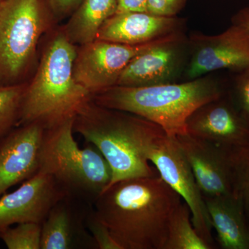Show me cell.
Wrapping results in <instances>:
<instances>
[{"instance_id": "obj_13", "label": "cell", "mask_w": 249, "mask_h": 249, "mask_svg": "<svg viewBox=\"0 0 249 249\" xmlns=\"http://www.w3.org/2000/svg\"><path fill=\"white\" fill-rule=\"evenodd\" d=\"M187 134L223 147L249 142V124L241 115L229 93L206 103L188 119Z\"/></svg>"}, {"instance_id": "obj_24", "label": "cell", "mask_w": 249, "mask_h": 249, "mask_svg": "<svg viewBox=\"0 0 249 249\" xmlns=\"http://www.w3.org/2000/svg\"><path fill=\"white\" fill-rule=\"evenodd\" d=\"M87 225L96 247L100 249H121L107 227L97 217L94 211L88 216Z\"/></svg>"}, {"instance_id": "obj_25", "label": "cell", "mask_w": 249, "mask_h": 249, "mask_svg": "<svg viewBox=\"0 0 249 249\" xmlns=\"http://www.w3.org/2000/svg\"><path fill=\"white\" fill-rule=\"evenodd\" d=\"M187 0H147V13L163 17H175Z\"/></svg>"}, {"instance_id": "obj_20", "label": "cell", "mask_w": 249, "mask_h": 249, "mask_svg": "<svg viewBox=\"0 0 249 249\" xmlns=\"http://www.w3.org/2000/svg\"><path fill=\"white\" fill-rule=\"evenodd\" d=\"M231 168L232 196L243 205L249 222V142L229 147Z\"/></svg>"}, {"instance_id": "obj_6", "label": "cell", "mask_w": 249, "mask_h": 249, "mask_svg": "<svg viewBox=\"0 0 249 249\" xmlns=\"http://www.w3.org/2000/svg\"><path fill=\"white\" fill-rule=\"evenodd\" d=\"M45 27L40 0H3L0 9V78L25 71Z\"/></svg>"}, {"instance_id": "obj_22", "label": "cell", "mask_w": 249, "mask_h": 249, "mask_svg": "<svg viewBox=\"0 0 249 249\" xmlns=\"http://www.w3.org/2000/svg\"><path fill=\"white\" fill-rule=\"evenodd\" d=\"M41 231L39 223H21L6 229L0 239L9 249H40Z\"/></svg>"}, {"instance_id": "obj_7", "label": "cell", "mask_w": 249, "mask_h": 249, "mask_svg": "<svg viewBox=\"0 0 249 249\" xmlns=\"http://www.w3.org/2000/svg\"><path fill=\"white\" fill-rule=\"evenodd\" d=\"M178 32L139 45H124L96 40L77 52L73 77L91 96L116 85L124 69L137 55L147 49L172 42H181Z\"/></svg>"}, {"instance_id": "obj_16", "label": "cell", "mask_w": 249, "mask_h": 249, "mask_svg": "<svg viewBox=\"0 0 249 249\" xmlns=\"http://www.w3.org/2000/svg\"><path fill=\"white\" fill-rule=\"evenodd\" d=\"M213 230L222 249H249V222L243 205L232 196L204 197Z\"/></svg>"}, {"instance_id": "obj_15", "label": "cell", "mask_w": 249, "mask_h": 249, "mask_svg": "<svg viewBox=\"0 0 249 249\" xmlns=\"http://www.w3.org/2000/svg\"><path fill=\"white\" fill-rule=\"evenodd\" d=\"M180 42L152 47L134 57L121 73L116 85L139 88L170 83L178 68Z\"/></svg>"}, {"instance_id": "obj_1", "label": "cell", "mask_w": 249, "mask_h": 249, "mask_svg": "<svg viewBox=\"0 0 249 249\" xmlns=\"http://www.w3.org/2000/svg\"><path fill=\"white\" fill-rule=\"evenodd\" d=\"M182 201L157 175L107 187L94 212L121 249H165L170 218Z\"/></svg>"}, {"instance_id": "obj_5", "label": "cell", "mask_w": 249, "mask_h": 249, "mask_svg": "<svg viewBox=\"0 0 249 249\" xmlns=\"http://www.w3.org/2000/svg\"><path fill=\"white\" fill-rule=\"evenodd\" d=\"M75 117L46 129L38 171L49 174L70 196L79 193L94 201L111 179L110 167L96 147H80L73 137Z\"/></svg>"}, {"instance_id": "obj_3", "label": "cell", "mask_w": 249, "mask_h": 249, "mask_svg": "<svg viewBox=\"0 0 249 249\" xmlns=\"http://www.w3.org/2000/svg\"><path fill=\"white\" fill-rule=\"evenodd\" d=\"M225 93L216 80L200 77L186 83L139 88L115 85L92 95L91 99L102 107L151 121L175 138L187 133V121L198 108Z\"/></svg>"}, {"instance_id": "obj_18", "label": "cell", "mask_w": 249, "mask_h": 249, "mask_svg": "<svg viewBox=\"0 0 249 249\" xmlns=\"http://www.w3.org/2000/svg\"><path fill=\"white\" fill-rule=\"evenodd\" d=\"M67 197L52 208L42 223L40 249L71 248L75 227L71 211L65 203Z\"/></svg>"}, {"instance_id": "obj_2", "label": "cell", "mask_w": 249, "mask_h": 249, "mask_svg": "<svg viewBox=\"0 0 249 249\" xmlns=\"http://www.w3.org/2000/svg\"><path fill=\"white\" fill-rule=\"evenodd\" d=\"M73 132L96 147L107 160L111 170L107 187L128 178L157 175L147 156L156 142L167 135L158 124L98 106L91 99L75 116Z\"/></svg>"}, {"instance_id": "obj_19", "label": "cell", "mask_w": 249, "mask_h": 249, "mask_svg": "<svg viewBox=\"0 0 249 249\" xmlns=\"http://www.w3.org/2000/svg\"><path fill=\"white\" fill-rule=\"evenodd\" d=\"M199 235L192 222L191 210L182 201L174 211L168 225L165 249H213Z\"/></svg>"}, {"instance_id": "obj_29", "label": "cell", "mask_w": 249, "mask_h": 249, "mask_svg": "<svg viewBox=\"0 0 249 249\" xmlns=\"http://www.w3.org/2000/svg\"><path fill=\"white\" fill-rule=\"evenodd\" d=\"M3 0H0V9H1V3H2Z\"/></svg>"}, {"instance_id": "obj_26", "label": "cell", "mask_w": 249, "mask_h": 249, "mask_svg": "<svg viewBox=\"0 0 249 249\" xmlns=\"http://www.w3.org/2000/svg\"><path fill=\"white\" fill-rule=\"evenodd\" d=\"M147 0H117L116 14L126 12H147Z\"/></svg>"}, {"instance_id": "obj_12", "label": "cell", "mask_w": 249, "mask_h": 249, "mask_svg": "<svg viewBox=\"0 0 249 249\" xmlns=\"http://www.w3.org/2000/svg\"><path fill=\"white\" fill-rule=\"evenodd\" d=\"M45 130L42 124L33 123L0 139V196L38 172Z\"/></svg>"}, {"instance_id": "obj_17", "label": "cell", "mask_w": 249, "mask_h": 249, "mask_svg": "<svg viewBox=\"0 0 249 249\" xmlns=\"http://www.w3.org/2000/svg\"><path fill=\"white\" fill-rule=\"evenodd\" d=\"M116 9L117 0H83L64 33L73 45L93 42L103 24L116 14Z\"/></svg>"}, {"instance_id": "obj_21", "label": "cell", "mask_w": 249, "mask_h": 249, "mask_svg": "<svg viewBox=\"0 0 249 249\" xmlns=\"http://www.w3.org/2000/svg\"><path fill=\"white\" fill-rule=\"evenodd\" d=\"M26 88L24 85L0 86V139L18 124Z\"/></svg>"}, {"instance_id": "obj_11", "label": "cell", "mask_w": 249, "mask_h": 249, "mask_svg": "<svg viewBox=\"0 0 249 249\" xmlns=\"http://www.w3.org/2000/svg\"><path fill=\"white\" fill-rule=\"evenodd\" d=\"M175 138L204 197L232 195L229 147L187 133Z\"/></svg>"}, {"instance_id": "obj_27", "label": "cell", "mask_w": 249, "mask_h": 249, "mask_svg": "<svg viewBox=\"0 0 249 249\" xmlns=\"http://www.w3.org/2000/svg\"><path fill=\"white\" fill-rule=\"evenodd\" d=\"M83 0H49L51 7L58 15L68 14L76 6H79Z\"/></svg>"}, {"instance_id": "obj_9", "label": "cell", "mask_w": 249, "mask_h": 249, "mask_svg": "<svg viewBox=\"0 0 249 249\" xmlns=\"http://www.w3.org/2000/svg\"><path fill=\"white\" fill-rule=\"evenodd\" d=\"M67 196L68 192L52 175L37 172L16 191L0 196V236L14 224H42L52 208Z\"/></svg>"}, {"instance_id": "obj_8", "label": "cell", "mask_w": 249, "mask_h": 249, "mask_svg": "<svg viewBox=\"0 0 249 249\" xmlns=\"http://www.w3.org/2000/svg\"><path fill=\"white\" fill-rule=\"evenodd\" d=\"M147 159L160 178L188 205L192 222L199 235L214 247L212 225L204 196L176 139L165 135L153 145Z\"/></svg>"}, {"instance_id": "obj_14", "label": "cell", "mask_w": 249, "mask_h": 249, "mask_svg": "<svg viewBox=\"0 0 249 249\" xmlns=\"http://www.w3.org/2000/svg\"><path fill=\"white\" fill-rule=\"evenodd\" d=\"M182 21L147 12L115 14L103 24L96 40L124 45H139L178 32Z\"/></svg>"}, {"instance_id": "obj_23", "label": "cell", "mask_w": 249, "mask_h": 249, "mask_svg": "<svg viewBox=\"0 0 249 249\" xmlns=\"http://www.w3.org/2000/svg\"><path fill=\"white\" fill-rule=\"evenodd\" d=\"M229 95L241 115L249 124V67L239 71L233 92Z\"/></svg>"}, {"instance_id": "obj_4", "label": "cell", "mask_w": 249, "mask_h": 249, "mask_svg": "<svg viewBox=\"0 0 249 249\" xmlns=\"http://www.w3.org/2000/svg\"><path fill=\"white\" fill-rule=\"evenodd\" d=\"M76 53L64 31L49 42L36 76L26 88L18 124L37 123L50 128L75 117L91 101V93L73 77Z\"/></svg>"}, {"instance_id": "obj_10", "label": "cell", "mask_w": 249, "mask_h": 249, "mask_svg": "<svg viewBox=\"0 0 249 249\" xmlns=\"http://www.w3.org/2000/svg\"><path fill=\"white\" fill-rule=\"evenodd\" d=\"M193 54L187 76L191 80L220 70L240 71L249 67V34L232 24L214 36L197 34L191 38Z\"/></svg>"}, {"instance_id": "obj_28", "label": "cell", "mask_w": 249, "mask_h": 249, "mask_svg": "<svg viewBox=\"0 0 249 249\" xmlns=\"http://www.w3.org/2000/svg\"><path fill=\"white\" fill-rule=\"evenodd\" d=\"M232 24L240 26L249 34V6L240 10L232 17Z\"/></svg>"}]
</instances>
